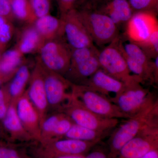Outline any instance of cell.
<instances>
[{
    "instance_id": "6da1fadb",
    "label": "cell",
    "mask_w": 158,
    "mask_h": 158,
    "mask_svg": "<svg viewBox=\"0 0 158 158\" xmlns=\"http://www.w3.org/2000/svg\"><path fill=\"white\" fill-rule=\"evenodd\" d=\"M158 123V102L155 98L134 116L127 118L109 139V158H116L122 147L146 127Z\"/></svg>"
},
{
    "instance_id": "7a4b0ae2",
    "label": "cell",
    "mask_w": 158,
    "mask_h": 158,
    "mask_svg": "<svg viewBox=\"0 0 158 158\" xmlns=\"http://www.w3.org/2000/svg\"><path fill=\"white\" fill-rule=\"evenodd\" d=\"M77 10L94 44L102 46L109 44L120 35L118 27L106 15L87 6H81Z\"/></svg>"
},
{
    "instance_id": "3957f363",
    "label": "cell",
    "mask_w": 158,
    "mask_h": 158,
    "mask_svg": "<svg viewBox=\"0 0 158 158\" xmlns=\"http://www.w3.org/2000/svg\"><path fill=\"white\" fill-rule=\"evenodd\" d=\"M119 37L101 51H99L98 60L101 69L124 83L126 86L136 83L143 84L140 78L133 75L128 69L118 44Z\"/></svg>"
},
{
    "instance_id": "277c9868",
    "label": "cell",
    "mask_w": 158,
    "mask_h": 158,
    "mask_svg": "<svg viewBox=\"0 0 158 158\" xmlns=\"http://www.w3.org/2000/svg\"><path fill=\"white\" fill-rule=\"evenodd\" d=\"M99 50L95 46L73 49L70 65L65 75L75 85H83L101 68Z\"/></svg>"
},
{
    "instance_id": "5b68a950",
    "label": "cell",
    "mask_w": 158,
    "mask_h": 158,
    "mask_svg": "<svg viewBox=\"0 0 158 158\" xmlns=\"http://www.w3.org/2000/svg\"><path fill=\"white\" fill-rule=\"evenodd\" d=\"M71 90L72 94L85 107L101 117L117 119H127L131 117L123 113L106 96L89 89L85 85L72 84Z\"/></svg>"
},
{
    "instance_id": "8992f818",
    "label": "cell",
    "mask_w": 158,
    "mask_h": 158,
    "mask_svg": "<svg viewBox=\"0 0 158 158\" xmlns=\"http://www.w3.org/2000/svg\"><path fill=\"white\" fill-rule=\"evenodd\" d=\"M68 101L62 110L75 124L96 131L110 132L119 122L117 118H104L96 115L85 107L72 94Z\"/></svg>"
},
{
    "instance_id": "52a82bcc",
    "label": "cell",
    "mask_w": 158,
    "mask_h": 158,
    "mask_svg": "<svg viewBox=\"0 0 158 158\" xmlns=\"http://www.w3.org/2000/svg\"><path fill=\"white\" fill-rule=\"evenodd\" d=\"M73 49L62 38L46 41L40 49V61L49 70L64 76L70 65Z\"/></svg>"
},
{
    "instance_id": "ba28073f",
    "label": "cell",
    "mask_w": 158,
    "mask_h": 158,
    "mask_svg": "<svg viewBox=\"0 0 158 158\" xmlns=\"http://www.w3.org/2000/svg\"><path fill=\"white\" fill-rule=\"evenodd\" d=\"M141 83L126 86L122 92L110 98L120 110L131 117L155 98L148 88H143Z\"/></svg>"
},
{
    "instance_id": "9c48e42d",
    "label": "cell",
    "mask_w": 158,
    "mask_h": 158,
    "mask_svg": "<svg viewBox=\"0 0 158 158\" xmlns=\"http://www.w3.org/2000/svg\"><path fill=\"white\" fill-rule=\"evenodd\" d=\"M158 148V123L141 130L119 150L116 158H140L149 151Z\"/></svg>"
},
{
    "instance_id": "30bf717a",
    "label": "cell",
    "mask_w": 158,
    "mask_h": 158,
    "mask_svg": "<svg viewBox=\"0 0 158 158\" xmlns=\"http://www.w3.org/2000/svg\"><path fill=\"white\" fill-rule=\"evenodd\" d=\"M125 28L123 36L138 45L147 40L158 30L157 14L150 11L134 12Z\"/></svg>"
},
{
    "instance_id": "8fae6325",
    "label": "cell",
    "mask_w": 158,
    "mask_h": 158,
    "mask_svg": "<svg viewBox=\"0 0 158 158\" xmlns=\"http://www.w3.org/2000/svg\"><path fill=\"white\" fill-rule=\"evenodd\" d=\"M64 23V35L73 49L94 45L91 37L80 19L77 9L60 17Z\"/></svg>"
},
{
    "instance_id": "7c38bea8",
    "label": "cell",
    "mask_w": 158,
    "mask_h": 158,
    "mask_svg": "<svg viewBox=\"0 0 158 158\" xmlns=\"http://www.w3.org/2000/svg\"><path fill=\"white\" fill-rule=\"evenodd\" d=\"M82 6L90 7L106 15L119 30L125 27L134 13L128 0H93Z\"/></svg>"
},
{
    "instance_id": "4fadbf2b",
    "label": "cell",
    "mask_w": 158,
    "mask_h": 158,
    "mask_svg": "<svg viewBox=\"0 0 158 158\" xmlns=\"http://www.w3.org/2000/svg\"><path fill=\"white\" fill-rule=\"evenodd\" d=\"M41 64L44 74V88L48 104L52 106H58L64 101L69 99L72 94L67 93L66 90L71 87L72 83L63 76L49 70L41 63Z\"/></svg>"
},
{
    "instance_id": "5bb4252c",
    "label": "cell",
    "mask_w": 158,
    "mask_h": 158,
    "mask_svg": "<svg viewBox=\"0 0 158 158\" xmlns=\"http://www.w3.org/2000/svg\"><path fill=\"white\" fill-rule=\"evenodd\" d=\"M83 85L108 98L110 94H114V96L118 95L126 87L124 83L111 76L101 68Z\"/></svg>"
},
{
    "instance_id": "9a60e30c",
    "label": "cell",
    "mask_w": 158,
    "mask_h": 158,
    "mask_svg": "<svg viewBox=\"0 0 158 158\" xmlns=\"http://www.w3.org/2000/svg\"><path fill=\"white\" fill-rule=\"evenodd\" d=\"M28 95L30 101L40 113L44 112L48 102L44 85V78L42 65L38 59L31 77Z\"/></svg>"
},
{
    "instance_id": "2e32d148",
    "label": "cell",
    "mask_w": 158,
    "mask_h": 158,
    "mask_svg": "<svg viewBox=\"0 0 158 158\" xmlns=\"http://www.w3.org/2000/svg\"><path fill=\"white\" fill-rule=\"evenodd\" d=\"M33 25L44 42L62 38L64 35L63 21L50 14L38 18Z\"/></svg>"
},
{
    "instance_id": "e0dca14e",
    "label": "cell",
    "mask_w": 158,
    "mask_h": 158,
    "mask_svg": "<svg viewBox=\"0 0 158 158\" xmlns=\"http://www.w3.org/2000/svg\"><path fill=\"white\" fill-rule=\"evenodd\" d=\"M97 144V142H87L65 138L56 141L53 145V149L56 156H85V154Z\"/></svg>"
},
{
    "instance_id": "ac0fdd59",
    "label": "cell",
    "mask_w": 158,
    "mask_h": 158,
    "mask_svg": "<svg viewBox=\"0 0 158 158\" xmlns=\"http://www.w3.org/2000/svg\"><path fill=\"white\" fill-rule=\"evenodd\" d=\"M44 43L33 25L23 31L16 47L24 55L39 52Z\"/></svg>"
},
{
    "instance_id": "d6986e66",
    "label": "cell",
    "mask_w": 158,
    "mask_h": 158,
    "mask_svg": "<svg viewBox=\"0 0 158 158\" xmlns=\"http://www.w3.org/2000/svg\"><path fill=\"white\" fill-rule=\"evenodd\" d=\"M23 56L16 46L5 51L0 60V77L5 80L15 73L21 65Z\"/></svg>"
},
{
    "instance_id": "ffe728a7",
    "label": "cell",
    "mask_w": 158,
    "mask_h": 158,
    "mask_svg": "<svg viewBox=\"0 0 158 158\" xmlns=\"http://www.w3.org/2000/svg\"><path fill=\"white\" fill-rule=\"evenodd\" d=\"M110 132L90 129L74 123L64 136L66 138L98 143Z\"/></svg>"
},
{
    "instance_id": "44dd1931",
    "label": "cell",
    "mask_w": 158,
    "mask_h": 158,
    "mask_svg": "<svg viewBox=\"0 0 158 158\" xmlns=\"http://www.w3.org/2000/svg\"><path fill=\"white\" fill-rule=\"evenodd\" d=\"M16 112L23 125L31 129L37 125L38 115L31 101L26 97L20 99L17 103Z\"/></svg>"
},
{
    "instance_id": "7402d4cb",
    "label": "cell",
    "mask_w": 158,
    "mask_h": 158,
    "mask_svg": "<svg viewBox=\"0 0 158 158\" xmlns=\"http://www.w3.org/2000/svg\"><path fill=\"white\" fill-rule=\"evenodd\" d=\"M11 7L14 18L29 24L37 19L29 0H11Z\"/></svg>"
},
{
    "instance_id": "603a6c76",
    "label": "cell",
    "mask_w": 158,
    "mask_h": 158,
    "mask_svg": "<svg viewBox=\"0 0 158 158\" xmlns=\"http://www.w3.org/2000/svg\"><path fill=\"white\" fill-rule=\"evenodd\" d=\"M31 77L28 66L21 65L15 73L13 80L9 86V94L12 97H16L22 92L26 84Z\"/></svg>"
},
{
    "instance_id": "cb8c5ba5",
    "label": "cell",
    "mask_w": 158,
    "mask_h": 158,
    "mask_svg": "<svg viewBox=\"0 0 158 158\" xmlns=\"http://www.w3.org/2000/svg\"><path fill=\"white\" fill-rule=\"evenodd\" d=\"M3 119L4 126L11 132H19L23 130L22 123L18 116L16 109L13 106H10L7 109L6 116Z\"/></svg>"
},
{
    "instance_id": "d4e9b609",
    "label": "cell",
    "mask_w": 158,
    "mask_h": 158,
    "mask_svg": "<svg viewBox=\"0 0 158 158\" xmlns=\"http://www.w3.org/2000/svg\"><path fill=\"white\" fill-rule=\"evenodd\" d=\"M148 57L153 59L158 56V30L155 31L147 40L138 44Z\"/></svg>"
},
{
    "instance_id": "484cf974",
    "label": "cell",
    "mask_w": 158,
    "mask_h": 158,
    "mask_svg": "<svg viewBox=\"0 0 158 158\" xmlns=\"http://www.w3.org/2000/svg\"><path fill=\"white\" fill-rule=\"evenodd\" d=\"M134 12L150 11L157 14L158 0H128Z\"/></svg>"
},
{
    "instance_id": "4316f807",
    "label": "cell",
    "mask_w": 158,
    "mask_h": 158,
    "mask_svg": "<svg viewBox=\"0 0 158 158\" xmlns=\"http://www.w3.org/2000/svg\"><path fill=\"white\" fill-rule=\"evenodd\" d=\"M14 33V27L11 21L6 22L0 29V51L6 50L7 45L11 41Z\"/></svg>"
},
{
    "instance_id": "83f0119b",
    "label": "cell",
    "mask_w": 158,
    "mask_h": 158,
    "mask_svg": "<svg viewBox=\"0 0 158 158\" xmlns=\"http://www.w3.org/2000/svg\"><path fill=\"white\" fill-rule=\"evenodd\" d=\"M29 1L37 19L50 14L52 0H29Z\"/></svg>"
},
{
    "instance_id": "f1b7e54d",
    "label": "cell",
    "mask_w": 158,
    "mask_h": 158,
    "mask_svg": "<svg viewBox=\"0 0 158 158\" xmlns=\"http://www.w3.org/2000/svg\"><path fill=\"white\" fill-rule=\"evenodd\" d=\"M74 123L68 116L63 115L57 123L53 135L57 136H65Z\"/></svg>"
},
{
    "instance_id": "f546056e",
    "label": "cell",
    "mask_w": 158,
    "mask_h": 158,
    "mask_svg": "<svg viewBox=\"0 0 158 158\" xmlns=\"http://www.w3.org/2000/svg\"><path fill=\"white\" fill-rule=\"evenodd\" d=\"M58 4L60 17L64 16L69 11L77 9V6L82 4V0H56Z\"/></svg>"
},
{
    "instance_id": "4dcf8cb0",
    "label": "cell",
    "mask_w": 158,
    "mask_h": 158,
    "mask_svg": "<svg viewBox=\"0 0 158 158\" xmlns=\"http://www.w3.org/2000/svg\"><path fill=\"white\" fill-rule=\"evenodd\" d=\"M0 15L11 21L14 19L11 7V0H0Z\"/></svg>"
},
{
    "instance_id": "1f68e13d",
    "label": "cell",
    "mask_w": 158,
    "mask_h": 158,
    "mask_svg": "<svg viewBox=\"0 0 158 158\" xmlns=\"http://www.w3.org/2000/svg\"><path fill=\"white\" fill-rule=\"evenodd\" d=\"M63 115V114H60L53 115L47 118L42 124V128L44 132L47 134L50 133L52 134L57 123Z\"/></svg>"
},
{
    "instance_id": "d6a6232c",
    "label": "cell",
    "mask_w": 158,
    "mask_h": 158,
    "mask_svg": "<svg viewBox=\"0 0 158 158\" xmlns=\"http://www.w3.org/2000/svg\"><path fill=\"white\" fill-rule=\"evenodd\" d=\"M5 98V91L0 89V119L4 118L7 111Z\"/></svg>"
},
{
    "instance_id": "836d02e7",
    "label": "cell",
    "mask_w": 158,
    "mask_h": 158,
    "mask_svg": "<svg viewBox=\"0 0 158 158\" xmlns=\"http://www.w3.org/2000/svg\"><path fill=\"white\" fill-rule=\"evenodd\" d=\"M84 158H109L108 153L105 152L103 150L96 149L89 152Z\"/></svg>"
},
{
    "instance_id": "e575fe53",
    "label": "cell",
    "mask_w": 158,
    "mask_h": 158,
    "mask_svg": "<svg viewBox=\"0 0 158 158\" xmlns=\"http://www.w3.org/2000/svg\"><path fill=\"white\" fill-rule=\"evenodd\" d=\"M140 158H158V148L149 151Z\"/></svg>"
},
{
    "instance_id": "d590c367",
    "label": "cell",
    "mask_w": 158,
    "mask_h": 158,
    "mask_svg": "<svg viewBox=\"0 0 158 158\" xmlns=\"http://www.w3.org/2000/svg\"><path fill=\"white\" fill-rule=\"evenodd\" d=\"M9 148L5 147L0 148V158H8Z\"/></svg>"
},
{
    "instance_id": "8d00e7d4",
    "label": "cell",
    "mask_w": 158,
    "mask_h": 158,
    "mask_svg": "<svg viewBox=\"0 0 158 158\" xmlns=\"http://www.w3.org/2000/svg\"><path fill=\"white\" fill-rule=\"evenodd\" d=\"M7 158H20L17 152L14 149L9 148V153Z\"/></svg>"
},
{
    "instance_id": "74e56055",
    "label": "cell",
    "mask_w": 158,
    "mask_h": 158,
    "mask_svg": "<svg viewBox=\"0 0 158 158\" xmlns=\"http://www.w3.org/2000/svg\"><path fill=\"white\" fill-rule=\"evenodd\" d=\"M85 156L82 155H61L56 156L55 158H84Z\"/></svg>"
},
{
    "instance_id": "f35d334b",
    "label": "cell",
    "mask_w": 158,
    "mask_h": 158,
    "mask_svg": "<svg viewBox=\"0 0 158 158\" xmlns=\"http://www.w3.org/2000/svg\"><path fill=\"white\" fill-rule=\"evenodd\" d=\"M8 20L6 19L5 18L2 17V16L0 15V29L2 27V26L5 23H6V22L8 21Z\"/></svg>"
},
{
    "instance_id": "ab89813d",
    "label": "cell",
    "mask_w": 158,
    "mask_h": 158,
    "mask_svg": "<svg viewBox=\"0 0 158 158\" xmlns=\"http://www.w3.org/2000/svg\"><path fill=\"white\" fill-rule=\"evenodd\" d=\"M93 0H82V4L81 6L85 5V4H88V3L91 2Z\"/></svg>"
},
{
    "instance_id": "60d3db41",
    "label": "cell",
    "mask_w": 158,
    "mask_h": 158,
    "mask_svg": "<svg viewBox=\"0 0 158 158\" xmlns=\"http://www.w3.org/2000/svg\"><path fill=\"white\" fill-rule=\"evenodd\" d=\"M4 81V79L2 78H1V77H0V85L2 84V81Z\"/></svg>"
},
{
    "instance_id": "b9f144b4",
    "label": "cell",
    "mask_w": 158,
    "mask_h": 158,
    "mask_svg": "<svg viewBox=\"0 0 158 158\" xmlns=\"http://www.w3.org/2000/svg\"><path fill=\"white\" fill-rule=\"evenodd\" d=\"M3 53L0 51V60H1V57H2V55Z\"/></svg>"
}]
</instances>
